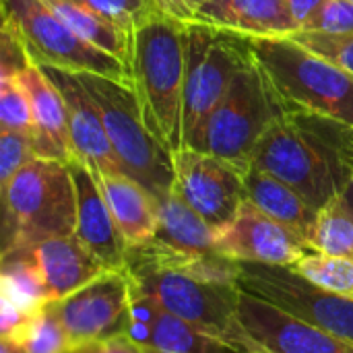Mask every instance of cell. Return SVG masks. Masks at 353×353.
<instances>
[{"label":"cell","mask_w":353,"mask_h":353,"mask_svg":"<svg viewBox=\"0 0 353 353\" xmlns=\"http://www.w3.org/2000/svg\"><path fill=\"white\" fill-rule=\"evenodd\" d=\"M74 2L108 17L110 21L118 23L130 33H134L147 19L159 12L155 0H74Z\"/></svg>","instance_id":"29"},{"label":"cell","mask_w":353,"mask_h":353,"mask_svg":"<svg viewBox=\"0 0 353 353\" xmlns=\"http://www.w3.org/2000/svg\"><path fill=\"white\" fill-rule=\"evenodd\" d=\"M0 294L4 304L27 314H35L48 304H52L50 292L33 256V246L4 248L2 271H0Z\"/></svg>","instance_id":"23"},{"label":"cell","mask_w":353,"mask_h":353,"mask_svg":"<svg viewBox=\"0 0 353 353\" xmlns=\"http://www.w3.org/2000/svg\"><path fill=\"white\" fill-rule=\"evenodd\" d=\"M46 4L64 23H68V27L74 33H79L85 41L108 52L110 56L118 58L120 62H124L130 68L134 33H130L128 29L110 21L108 17L87 8L74 0H46Z\"/></svg>","instance_id":"24"},{"label":"cell","mask_w":353,"mask_h":353,"mask_svg":"<svg viewBox=\"0 0 353 353\" xmlns=\"http://www.w3.org/2000/svg\"><path fill=\"white\" fill-rule=\"evenodd\" d=\"M132 296L155 300L163 310L230 345L236 353L261 352L238 325V283L205 281L186 273L159 271L130 275Z\"/></svg>","instance_id":"6"},{"label":"cell","mask_w":353,"mask_h":353,"mask_svg":"<svg viewBox=\"0 0 353 353\" xmlns=\"http://www.w3.org/2000/svg\"><path fill=\"white\" fill-rule=\"evenodd\" d=\"M281 112V103L252 56L211 114L196 149L248 172L261 137Z\"/></svg>","instance_id":"7"},{"label":"cell","mask_w":353,"mask_h":353,"mask_svg":"<svg viewBox=\"0 0 353 353\" xmlns=\"http://www.w3.org/2000/svg\"><path fill=\"white\" fill-rule=\"evenodd\" d=\"M93 176L128 248L153 240L159 223V201L126 174Z\"/></svg>","instance_id":"19"},{"label":"cell","mask_w":353,"mask_h":353,"mask_svg":"<svg viewBox=\"0 0 353 353\" xmlns=\"http://www.w3.org/2000/svg\"><path fill=\"white\" fill-rule=\"evenodd\" d=\"M343 153H345V159H347V163L352 165V170H353V128L352 126H345V130H343Z\"/></svg>","instance_id":"37"},{"label":"cell","mask_w":353,"mask_h":353,"mask_svg":"<svg viewBox=\"0 0 353 353\" xmlns=\"http://www.w3.org/2000/svg\"><path fill=\"white\" fill-rule=\"evenodd\" d=\"M238 325L261 352L353 353V343L327 333L252 294L240 292Z\"/></svg>","instance_id":"14"},{"label":"cell","mask_w":353,"mask_h":353,"mask_svg":"<svg viewBox=\"0 0 353 353\" xmlns=\"http://www.w3.org/2000/svg\"><path fill=\"white\" fill-rule=\"evenodd\" d=\"M310 246L319 252L353 261V209L343 196L321 209Z\"/></svg>","instance_id":"25"},{"label":"cell","mask_w":353,"mask_h":353,"mask_svg":"<svg viewBox=\"0 0 353 353\" xmlns=\"http://www.w3.org/2000/svg\"><path fill=\"white\" fill-rule=\"evenodd\" d=\"M254 353H269V352H254Z\"/></svg>","instance_id":"40"},{"label":"cell","mask_w":353,"mask_h":353,"mask_svg":"<svg viewBox=\"0 0 353 353\" xmlns=\"http://www.w3.org/2000/svg\"><path fill=\"white\" fill-rule=\"evenodd\" d=\"M341 196H343V201L353 209V178L350 180V184L345 186V190L341 192Z\"/></svg>","instance_id":"38"},{"label":"cell","mask_w":353,"mask_h":353,"mask_svg":"<svg viewBox=\"0 0 353 353\" xmlns=\"http://www.w3.org/2000/svg\"><path fill=\"white\" fill-rule=\"evenodd\" d=\"M300 31L345 35L353 33V2L352 0H327L316 17Z\"/></svg>","instance_id":"33"},{"label":"cell","mask_w":353,"mask_h":353,"mask_svg":"<svg viewBox=\"0 0 353 353\" xmlns=\"http://www.w3.org/2000/svg\"><path fill=\"white\" fill-rule=\"evenodd\" d=\"M151 242L188 256L217 254L215 232L176 190L159 201V223Z\"/></svg>","instance_id":"22"},{"label":"cell","mask_w":353,"mask_h":353,"mask_svg":"<svg viewBox=\"0 0 353 353\" xmlns=\"http://www.w3.org/2000/svg\"><path fill=\"white\" fill-rule=\"evenodd\" d=\"M238 285L242 292L353 343V300L312 283L296 269L238 263Z\"/></svg>","instance_id":"10"},{"label":"cell","mask_w":353,"mask_h":353,"mask_svg":"<svg viewBox=\"0 0 353 353\" xmlns=\"http://www.w3.org/2000/svg\"><path fill=\"white\" fill-rule=\"evenodd\" d=\"M325 2H327V0H285L288 10H290L292 19H294V23H296L298 31L304 29V27L316 17V12L323 8ZM298 31H296V33H298Z\"/></svg>","instance_id":"35"},{"label":"cell","mask_w":353,"mask_h":353,"mask_svg":"<svg viewBox=\"0 0 353 353\" xmlns=\"http://www.w3.org/2000/svg\"><path fill=\"white\" fill-rule=\"evenodd\" d=\"M290 37H294L298 43H302L310 52L319 54L321 58L333 62L335 66H339L345 72L353 74V33L327 35V33L298 31V33H294Z\"/></svg>","instance_id":"30"},{"label":"cell","mask_w":353,"mask_h":353,"mask_svg":"<svg viewBox=\"0 0 353 353\" xmlns=\"http://www.w3.org/2000/svg\"><path fill=\"white\" fill-rule=\"evenodd\" d=\"M17 79L31 105V145L35 157L70 163L72 149L62 93L37 62L27 66Z\"/></svg>","instance_id":"17"},{"label":"cell","mask_w":353,"mask_h":353,"mask_svg":"<svg viewBox=\"0 0 353 353\" xmlns=\"http://www.w3.org/2000/svg\"><path fill=\"white\" fill-rule=\"evenodd\" d=\"M0 130L31 137V105L19 79H0Z\"/></svg>","instance_id":"28"},{"label":"cell","mask_w":353,"mask_h":353,"mask_svg":"<svg viewBox=\"0 0 353 353\" xmlns=\"http://www.w3.org/2000/svg\"><path fill=\"white\" fill-rule=\"evenodd\" d=\"M292 269H296L312 283L353 300V261L350 259L312 250L304 259H300Z\"/></svg>","instance_id":"26"},{"label":"cell","mask_w":353,"mask_h":353,"mask_svg":"<svg viewBox=\"0 0 353 353\" xmlns=\"http://www.w3.org/2000/svg\"><path fill=\"white\" fill-rule=\"evenodd\" d=\"M207 0H155L159 10L176 21L190 23L196 10L205 4Z\"/></svg>","instance_id":"34"},{"label":"cell","mask_w":353,"mask_h":353,"mask_svg":"<svg viewBox=\"0 0 353 353\" xmlns=\"http://www.w3.org/2000/svg\"><path fill=\"white\" fill-rule=\"evenodd\" d=\"M33 256L52 302L64 300L108 271L74 236L39 242Z\"/></svg>","instance_id":"20"},{"label":"cell","mask_w":353,"mask_h":353,"mask_svg":"<svg viewBox=\"0 0 353 353\" xmlns=\"http://www.w3.org/2000/svg\"><path fill=\"white\" fill-rule=\"evenodd\" d=\"M2 12L14 21L33 62L39 66L68 72H93L132 85L130 68L124 62L85 41L46 4V0H2Z\"/></svg>","instance_id":"9"},{"label":"cell","mask_w":353,"mask_h":353,"mask_svg":"<svg viewBox=\"0 0 353 353\" xmlns=\"http://www.w3.org/2000/svg\"><path fill=\"white\" fill-rule=\"evenodd\" d=\"M101 112L105 132L122 172L157 201L174 190V153L149 130L130 83L93 72H77Z\"/></svg>","instance_id":"5"},{"label":"cell","mask_w":353,"mask_h":353,"mask_svg":"<svg viewBox=\"0 0 353 353\" xmlns=\"http://www.w3.org/2000/svg\"><path fill=\"white\" fill-rule=\"evenodd\" d=\"M244 182L248 201L252 205H256L263 213H267L294 234H298L308 244L312 242L321 211L312 207L298 190L252 165L246 172Z\"/></svg>","instance_id":"21"},{"label":"cell","mask_w":353,"mask_h":353,"mask_svg":"<svg viewBox=\"0 0 353 353\" xmlns=\"http://www.w3.org/2000/svg\"><path fill=\"white\" fill-rule=\"evenodd\" d=\"M345 126L306 112H281L261 137L252 168L290 184L321 211L353 178L343 153Z\"/></svg>","instance_id":"1"},{"label":"cell","mask_w":353,"mask_h":353,"mask_svg":"<svg viewBox=\"0 0 353 353\" xmlns=\"http://www.w3.org/2000/svg\"><path fill=\"white\" fill-rule=\"evenodd\" d=\"M186 23L161 10L134 31L132 89L149 130L174 153L184 147Z\"/></svg>","instance_id":"2"},{"label":"cell","mask_w":353,"mask_h":353,"mask_svg":"<svg viewBox=\"0 0 353 353\" xmlns=\"http://www.w3.org/2000/svg\"><path fill=\"white\" fill-rule=\"evenodd\" d=\"M246 172L211 153L182 147L174 151V190L211 225L225 228L248 201Z\"/></svg>","instance_id":"11"},{"label":"cell","mask_w":353,"mask_h":353,"mask_svg":"<svg viewBox=\"0 0 353 353\" xmlns=\"http://www.w3.org/2000/svg\"><path fill=\"white\" fill-rule=\"evenodd\" d=\"M190 23L240 37H288L298 31L285 0H207Z\"/></svg>","instance_id":"18"},{"label":"cell","mask_w":353,"mask_h":353,"mask_svg":"<svg viewBox=\"0 0 353 353\" xmlns=\"http://www.w3.org/2000/svg\"><path fill=\"white\" fill-rule=\"evenodd\" d=\"M35 157L31 137L10 130H0V188Z\"/></svg>","instance_id":"32"},{"label":"cell","mask_w":353,"mask_h":353,"mask_svg":"<svg viewBox=\"0 0 353 353\" xmlns=\"http://www.w3.org/2000/svg\"><path fill=\"white\" fill-rule=\"evenodd\" d=\"M4 248L74 236L77 190L70 165L33 157L2 186Z\"/></svg>","instance_id":"4"},{"label":"cell","mask_w":353,"mask_h":353,"mask_svg":"<svg viewBox=\"0 0 353 353\" xmlns=\"http://www.w3.org/2000/svg\"><path fill=\"white\" fill-rule=\"evenodd\" d=\"M352 2H353V0H352Z\"/></svg>","instance_id":"41"},{"label":"cell","mask_w":353,"mask_h":353,"mask_svg":"<svg viewBox=\"0 0 353 353\" xmlns=\"http://www.w3.org/2000/svg\"><path fill=\"white\" fill-rule=\"evenodd\" d=\"M97 353H145L143 347L126 333V335H116L110 339H103L97 343Z\"/></svg>","instance_id":"36"},{"label":"cell","mask_w":353,"mask_h":353,"mask_svg":"<svg viewBox=\"0 0 353 353\" xmlns=\"http://www.w3.org/2000/svg\"><path fill=\"white\" fill-rule=\"evenodd\" d=\"M12 343H17L23 353H68L74 350L56 314L54 302L41 308Z\"/></svg>","instance_id":"27"},{"label":"cell","mask_w":353,"mask_h":353,"mask_svg":"<svg viewBox=\"0 0 353 353\" xmlns=\"http://www.w3.org/2000/svg\"><path fill=\"white\" fill-rule=\"evenodd\" d=\"M188 56L184 83V147L196 149L203 130L236 74L250 62L246 37L186 23Z\"/></svg>","instance_id":"8"},{"label":"cell","mask_w":353,"mask_h":353,"mask_svg":"<svg viewBox=\"0 0 353 353\" xmlns=\"http://www.w3.org/2000/svg\"><path fill=\"white\" fill-rule=\"evenodd\" d=\"M68 353H97V343H89V345H81V347H74Z\"/></svg>","instance_id":"39"},{"label":"cell","mask_w":353,"mask_h":353,"mask_svg":"<svg viewBox=\"0 0 353 353\" xmlns=\"http://www.w3.org/2000/svg\"><path fill=\"white\" fill-rule=\"evenodd\" d=\"M70 172L77 190V228L74 238L108 269L124 271L128 244L122 238L110 207L97 186L93 172L79 163L70 161Z\"/></svg>","instance_id":"16"},{"label":"cell","mask_w":353,"mask_h":353,"mask_svg":"<svg viewBox=\"0 0 353 353\" xmlns=\"http://www.w3.org/2000/svg\"><path fill=\"white\" fill-rule=\"evenodd\" d=\"M72 347L126 335L132 323V288L126 271H105L85 288L54 302Z\"/></svg>","instance_id":"12"},{"label":"cell","mask_w":353,"mask_h":353,"mask_svg":"<svg viewBox=\"0 0 353 353\" xmlns=\"http://www.w3.org/2000/svg\"><path fill=\"white\" fill-rule=\"evenodd\" d=\"M283 112H306L353 128V74L294 37H246Z\"/></svg>","instance_id":"3"},{"label":"cell","mask_w":353,"mask_h":353,"mask_svg":"<svg viewBox=\"0 0 353 353\" xmlns=\"http://www.w3.org/2000/svg\"><path fill=\"white\" fill-rule=\"evenodd\" d=\"M62 93L66 105L72 161L87 165L93 174H124L114 153L101 112L77 72L41 66Z\"/></svg>","instance_id":"15"},{"label":"cell","mask_w":353,"mask_h":353,"mask_svg":"<svg viewBox=\"0 0 353 353\" xmlns=\"http://www.w3.org/2000/svg\"><path fill=\"white\" fill-rule=\"evenodd\" d=\"M215 252L234 263L294 267L314 248L298 234L246 201L236 217L215 232Z\"/></svg>","instance_id":"13"},{"label":"cell","mask_w":353,"mask_h":353,"mask_svg":"<svg viewBox=\"0 0 353 353\" xmlns=\"http://www.w3.org/2000/svg\"><path fill=\"white\" fill-rule=\"evenodd\" d=\"M33 64V58L27 50V43L14 25V21L2 12L0 27V79H17L27 66Z\"/></svg>","instance_id":"31"}]
</instances>
